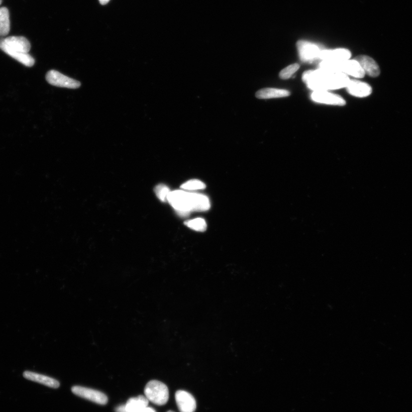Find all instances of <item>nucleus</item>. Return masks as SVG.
Masks as SVG:
<instances>
[{
	"label": "nucleus",
	"mask_w": 412,
	"mask_h": 412,
	"mask_svg": "<svg viewBox=\"0 0 412 412\" xmlns=\"http://www.w3.org/2000/svg\"><path fill=\"white\" fill-rule=\"evenodd\" d=\"M110 0H99L100 3L101 5H106L107 4H108Z\"/></svg>",
	"instance_id": "nucleus-24"
},
{
	"label": "nucleus",
	"mask_w": 412,
	"mask_h": 412,
	"mask_svg": "<svg viewBox=\"0 0 412 412\" xmlns=\"http://www.w3.org/2000/svg\"><path fill=\"white\" fill-rule=\"evenodd\" d=\"M144 394L148 400L159 406L164 405L168 401L169 390L166 385L157 380L147 383Z\"/></svg>",
	"instance_id": "nucleus-5"
},
{
	"label": "nucleus",
	"mask_w": 412,
	"mask_h": 412,
	"mask_svg": "<svg viewBox=\"0 0 412 412\" xmlns=\"http://www.w3.org/2000/svg\"><path fill=\"white\" fill-rule=\"evenodd\" d=\"M351 57V52L348 49L340 48L336 49H323L320 55V60L338 61L349 60Z\"/></svg>",
	"instance_id": "nucleus-13"
},
{
	"label": "nucleus",
	"mask_w": 412,
	"mask_h": 412,
	"mask_svg": "<svg viewBox=\"0 0 412 412\" xmlns=\"http://www.w3.org/2000/svg\"><path fill=\"white\" fill-rule=\"evenodd\" d=\"M302 80L313 91H327L347 87L350 79L344 73L319 68L304 72Z\"/></svg>",
	"instance_id": "nucleus-1"
},
{
	"label": "nucleus",
	"mask_w": 412,
	"mask_h": 412,
	"mask_svg": "<svg viewBox=\"0 0 412 412\" xmlns=\"http://www.w3.org/2000/svg\"><path fill=\"white\" fill-rule=\"evenodd\" d=\"M23 376L28 380L39 383L49 388H58L60 386L59 382L55 379L30 371L24 372Z\"/></svg>",
	"instance_id": "nucleus-14"
},
{
	"label": "nucleus",
	"mask_w": 412,
	"mask_h": 412,
	"mask_svg": "<svg viewBox=\"0 0 412 412\" xmlns=\"http://www.w3.org/2000/svg\"><path fill=\"white\" fill-rule=\"evenodd\" d=\"M167 201L182 216H186L192 211H206L210 208V200L207 196L183 190L171 191Z\"/></svg>",
	"instance_id": "nucleus-2"
},
{
	"label": "nucleus",
	"mask_w": 412,
	"mask_h": 412,
	"mask_svg": "<svg viewBox=\"0 0 412 412\" xmlns=\"http://www.w3.org/2000/svg\"><path fill=\"white\" fill-rule=\"evenodd\" d=\"M115 411H116V412H128L126 410L125 405L118 406L116 409H115Z\"/></svg>",
	"instance_id": "nucleus-22"
},
{
	"label": "nucleus",
	"mask_w": 412,
	"mask_h": 412,
	"mask_svg": "<svg viewBox=\"0 0 412 412\" xmlns=\"http://www.w3.org/2000/svg\"><path fill=\"white\" fill-rule=\"evenodd\" d=\"M148 402L146 396L139 395L130 398L125 405L126 408L128 412H140L148 406Z\"/></svg>",
	"instance_id": "nucleus-16"
},
{
	"label": "nucleus",
	"mask_w": 412,
	"mask_h": 412,
	"mask_svg": "<svg viewBox=\"0 0 412 412\" xmlns=\"http://www.w3.org/2000/svg\"><path fill=\"white\" fill-rule=\"evenodd\" d=\"M73 394L81 398L98 403L100 405H106L108 402V397L100 391L85 388L80 386H75L72 388Z\"/></svg>",
	"instance_id": "nucleus-8"
},
{
	"label": "nucleus",
	"mask_w": 412,
	"mask_h": 412,
	"mask_svg": "<svg viewBox=\"0 0 412 412\" xmlns=\"http://www.w3.org/2000/svg\"><path fill=\"white\" fill-rule=\"evenodd\" d=\"M140 412H142V411H140Z\"/></svg>",
	"instance_id": "nucleus-27"
},
{
	"label": "nucleus",
	"mask_w": 412,
	"mask_h": 412,
	"mask_svg": "<svg viewBox=\"0 0 412 412\" xmlns=\"http://www.w3.org/2000/svg\"><path fill=\"white\" fill-rule=\"evenodd\" d=\"M167 412H174V411H172V410H169V411H168Z\"/></svg>",
	"instance_id": "nucleus-26"
},
{
	"label": "nucleus",
	"mask_w": 412,
	"mask_h": 412,
	"mask_svg": "<svg viewBox=\"0 0 412 412\" xmlns=\"http://www.w3.org/2000/svg\"><path fill=\"white\" fill-rule=\"evenodd\" d=\"M175 401L180 412H195L196 410L195 399L186 391H177L175 393Z\"/></svg>",
	"instance_id": "nucleus-9"
},
{
	"label": "nucleus",
	"mask_w": 412,
	"mask_h": 412,
	"mask_svg": "<svg viewBox=\"0 0 412 412\" xmlns=\"http://www.w3.org/2000/svg\"><path fill=\"white\" fill-rule=\"evenodd\" d=\"M311 98L313 101L322 104L340 106L346 105V101L343 97L327 91H313Z\"/></svg>",
	"instance_id": "nucleus-10"
},
{
	"label": "nucleus",
	"mask_w": 412,
	"mask_h": 412,
	"mask_svg": "<svg viewBox=\"0 0 412 412\" xmlns=\"http://www.w3.org/2000/svg\"><path fill=\"white\" fill-rule=\"evenodd\" d=\"M142 412H156V410L150 407H147L145 409L142 410Z\"/></svg>",
	"instance_id": "nucleus-23"
},
{
	"label": "nucleus",
	"mask_w": 412,
	"mask_h": 412,
	"mask_svg": "<svg viewBox=\"0 0 412 412\" xmlns=\"http://www.w3.org/2000/svg\"><path fill=\"white\" fill-rule=\"evenodd\" d=\"M299 68V65L298 64H291L282 70L281 72L279 73V77L283 80L288 79L295 72L298 71Z\"/></svg>",
	"instance_id": "nucleus-20"
},
{
	"label": "nucleus",
	"mask_w": 412,
	"mask_h": 412,
	"mask_svg": "<svg viewBox=\"0 0 412 412\" xmlns=\"http://www.w3.org/2000/svg\"><path fill=\"white\" fill-rule=\"evenodd\" d=\"M10 31V19L9 11L7 8H0V37H4L9 34Z\"/></svg>",
	"instance_id": "nucleus-17"
},
{
	"label": "nucleus",
	"mask_w": 412,
	"mask_h": 412,
	"mask_svg": "<svg viewBox=\"0 0 412 412\" xmlns=\"http://www.w3.org/2000/svg\"><path fill=\"white\" fill-rule=\"evenodd\" d=\"M2 3V0H0V5H1Z\"/></svg>",
	"instance_id": "nucleus-25"
},
{
	"label": "nucleus",
	"mask_w": 412,
	"mask_h": 412,
	"mask_svg": "<svg viewBox=\"0 0 412 412\" xmlns=\"http://www.w3.org/2000/svg\"><path fill=\"white\" fill-rule=\"evenodd\" d=\"M155 192L160 200L166 201H167L168 196L171 191L166 185L160 184L156 186Z\"/></svg>",
	"instance_id": "nucleus-21"
},
{
	"label": "nucleus",
	"mask_w": 412,
	"mask_h": 412,
	"mask_svg": "<svg viewBox=\"0 0 412 412\" xmlns=\"http://www.w3.org/2000/svg\"><path fill=\"white\" fill-rule=\"evenodd\" d=\"M346 88L349 94L358 97H367L372 93V88L370 85L357 80H350Z\"/></svg>",
	"instance_id": "nucleus-11"
},
{
	"label": "nucleus",
	"mask_w": 412,
	"mask_h": 412,
	"mask_svg": "<svg viewBox=\"0 0 412 412\" xmlns=\"http://www.w3.org/2000/svg\"><path fill=\"white\" fill-rule=\"evenodd\" d=\"M0 49L26 67H31L35 64L34 57L29 54L31 44L24 37L11 36L0 39Z\"/></svg>",
	"instance_id": "nucleus-3"
},
{
	"label": "nucleus",
	"mask_w": 412,
	"mask_h": 412,
	"mask_svg": "<svg viewBox=\"0 0 412 412\" xmlns=\"http://www.w3.org/2000/svg\"><path fill=\"white\" fill-rule=\"evenodd\" d=\"M296 47L300 60L309 63L320 60V53L324 49L321 45L304 40L298 41Z\"/></svg>",
	"instance_id": "nucleus-6"
},
{
	"label": "nucleus",
	"mask_w": 412,
	"mask_h": 412,
	"mask_svg": "<svg viewBox=\"0 0 412 412\" xmlns=\"http://www.w3.org/2000/svg\"><path fill=\"white\" fill-rule=\"evenodd\" d=\"M46 80L51 85L59 87L76 89L81 85L79 81L66 76L55 70H51L47 73Z\"/></svg>",
	"instance_id": "nucleus-7"
},
{
	"label": "nucleus",
	"mask_w": 412,
	"mask_h": 412,
	"mask_svg": "<svg viewBox=\"0 0 412 412\" xmlns=\"http://www.w3.org/2000/svg\"><path fill=\"white\" fill-rule=\"evenodd\" d=\"M319 68L344 73L356 78H363L365 75L360 64L354 60H323L319 64Z\"/></svg>",
	"instance_id": "nucleus-4"
},
{
	"label": "nucleus",
	"mask_w": 412,
	"mask_h": 412,
	"mask_svg": "<svg viewBox=\"0 0 412 412\" xmlns=\"http://www.w3.org/2000/svg\"><path fill=\"white\" fill-rule=\"evenodd\" d=\"M184 224L188 228L195 230L196 232H203L207 229V224L205 221L200 218L185 222Z\"/></svg>",
	"instance_id": "nucleus-18"
},
{
	"label": "nucleus",
	"mask_w": 412,
	"mask_h": 412,
	"mask_svg": "<svg viewBox=\"0 0 412 412\" xmlns=\"http://www.w3.org/2000/svg\"><path fill=\"white\" fill-rule=\"evenodd\" d=\"M181 188L185 189V190L196 191L204 189L205 188V185L199 180L192 179L183 183L181 185Z\"/></svg>",
	"instance_id": "nucleus-19"
},
{
	"label": "nucleus",
	"mask_w": 412,
	"mask_h": 412,
	"mask_svg": "<svg viewBox=\"0 0 412 412\" xmlns=\"http://www.w3.org/2000/svg\"><path fill=\"white\" fill-rule=\"evenodd\" d=\"M353 60L357 61L360 64L366 75L372 77H376L380 75V67L376 62L370 57L360 55L356 57Z\"/></svg>",
	"instance_id": "nucleus-12"
},
{
	"label": "nucleus",
	"mask_w": 412,
	"mask_h": 412,
	"mask_svg": "<svg viewBox=\"0 0 412 412\" xmlns=\"http://www.w3.org/2000/svg\"><path fill=\"white\" fill-rule=\"evenodd\" d=\"M290 94V92L286 89L267 88L258 90L255 94V96L259 99H269V98L287 97Z\"/></svg>",
	"instance_id": "nucleus-15"
}]
</instances>
